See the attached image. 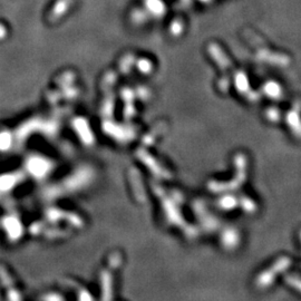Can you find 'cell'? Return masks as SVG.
Masks as SVG:
<instances>
[{
    "label": "cell",
    "mask_w": 301,
    "mask_h": 301,
    "mask_svg": "<svg viewBox=\"0 0 301 301\" xmlns=\"http://www.w3.org/2000/svg\"><path fill=\"white\" fill-rule=\"evenodd\" d=\"M268 117L270 118L272 122H277L280 117V112L276 110V108H270V110L268 111Z\"/></svg>",
    "instance_id": "5b68a950"
},
{
    "label": "cell",
    "mask_w": 301,
    "mask_h": 301,
    "mask_svg": "<svg viewBox=\"0 0 301 301\" xmlns=\"http://www.w3.org/2000/svg\"><path fill=\"white\" fill-rule=\"evenodd\" d=\"M300 236H301V233H300Z\"/></svg>",
    "instance_id": "8992f818"
},
{
    "label": "cell",
    "mask_w": 301,
    "mask_h": 301,
    "mask_svg": "<svg viewBox=\"0 0 301 301\" xmlns=\"http://www.w3.org/2000/svg\"><path fill=\"white\" fill-rule=\"evenodd\" d=\"M287 282L301 292V279L296 278V277H288Z\"/></svg>",
    "instance_id": "277c9868"
},
{
    "label": "cell",
    "mask_w": 301,
    "mask_h": 301,
    "mask_svg": "<svg viewBox=\"0 0 301 301\" xmlns=\"http://www.w3.org/2000/svg\"><path fill=\"white\" fill-rule=\"evenodd\" d=\"M290 263H291V261L290 259L287 258V256L280 258L276 263L272 264L271 268H269L267 271H264L263 274L260 276V278L258 280L259 286L261 287L271 286L272 282H274L276 279L277 274H280V272L286 270V269L290 266Z\"/></svg>",
    "instance_id": "6da1fadb"
},
{
    "label": "cell",
    "mask_w": 301,
    "mask_h": 301,
    "mask_svg": "<svg viewBox=\"0 0 301 301\" xmlns=\"http://www.w3.org/2000/svg\"><path fill=\"white\" fill-rule=\"evenodd\" d=\"M287 124L291 128L292 133L301 138V118L299 112L291 111L287 115Z\"/></svg>",
    "instance_id": "7a4b0ae2"
},
{
    "label": "cell",
    "mask_w": 301,
    "mask_h": 301,
    "mask_svg": "<svg viewBox=\"0 0 301 301\" xmlns=\"http://www.w3.org/2000/svg\"><path fill=\"white\" fill-rule=\"evenodd\" d=\"M264 92L266 94L271 98H280L281 97V87L279 84H277L276 82H269L264 86Z\"/></svg>",
    "instance_id": "3957f363"
}]
</instances>
